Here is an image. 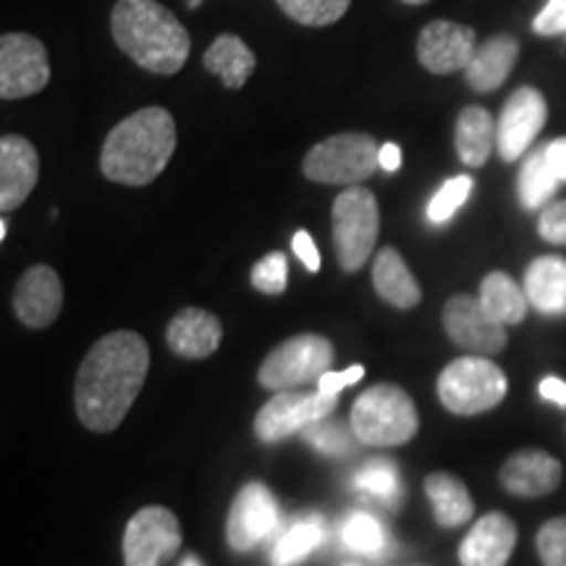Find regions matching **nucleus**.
<instances>
[{
    "label": "nucleus",
    "mask_w": 566,
    "mask_h": 566,
    "mask_svg": "<svg viewBox=\"0 0 566 566\" xmlns=\"http://www.w3.org/2000/svg\"><path fill=\"white\" fill-rule=\"evenodd\" d=\"M150 370V346L134 331L103 336L76 375L74 405L92 433H111L124 422Z\"/></svg>",
    "instance_id": "1"
},
{
    "label": "nucleus",
    "mask_w": 566,
    "mask_h": 566,
    "mask_svg": "<svg viewBox=\"0 0 566 566\" xmlns=\"http://www.w3.org/2000/svg\"><path fill=\"white\" fill-rule=\"evenodd\" d=\"M116 45L153 74H179L192 51L187 27L158 0H118L111 13Z\"/></svg>",
    "instance_id": "2"
},
{
    "label": "nucleus",
    "mask_w": 566,
    "mask_h": 566,
    "mask_svg": "<svg viewBox=\"0 0 566 566\" xmlns=\"http://www.w3.org/2000/svg\"><path fill=\"white\" fill-rule=\"evenodd\" d=\"M176 150V122L166 108H142L116 124L101 153L105 179L147 187L166 171Z\"/></svg>",
    "instance_id": "3"
},
{
    "label": "nucleus",
    "mask_w": 566,
    "mask_h": 566,
    "mask_svg": "<svg viewBox=\"0 0 566 566\" xmlns=\"http://www.w3.org/2000/svg\"><path fill=\"white\" fill-rule=\"evenodd\" d=\"M420 428L417 407L405 388L378 384L359 396L352 407V430L367 446H401Z\"/></svg>",
    "instance_id": "4"
},
{
    "label": "nucleus",
    "mask_w": 566,
    "mask_h": 566,
    "mask_svg": "<svg viewBox=\"0 0 566 566\" xmlns=\"http://www.w3.org/2000/svg\"><path fill=\"white\" fill-rule=\"evenodd\" d=\"M506 375L493 359L470 354L446 365L438 375V399L449 412L472 417L499 407L506 396Z\"/></svg>",
    "instance_id": "5"
},
{
    "label": "nucleus",
    "mask_w": 566,
    "mask_h": 566,
    "mask_svg": "<svg viewBox=\"0 0 566 566\" xmlns=\"http://www.w3.org/2000/svg\"><path fill=\"white\" fill-rule=\"evenodd\" d=\"M304 176L317 184L357 187L380 168V145L370 134L346 132L328 137L304 155Z\"/></svg>",
    "instance_id": "6"
},
{
    "label": "nucleus",
    "mask_w": 566,
    "mask_h": 566,
    "mask_svg": "<svg viewBox=\"0 0 566 566\" xmlns=\"http://www.w3.org/2000/svg\"><path fill=\"white\" fill-rule=\"evenodd\" d=\"M334 244L342 271L357 273L375 250L380 233L378 200L370 189L349 187L334 200Z\"/></svg>",
    "instance_id": "7"
},
{
    "label": "nucleus",
    "mask_w": 566,
    "mask_h": 566,
    "mask_svg": "<svg viewBox=\"0 0 566 566\" xmlns=\"http://www.w3.org/2000/svg\"><path fill=\"white\" fill-rule=\"evenodd\" d=\"M331 363H334V346L328 338L302 334L268 354L265 363L260 365L258 380L271 391H292L296 386L321 380L325 373H331Z\"/></svg>",
    "instance_id": "8"
},
{
    "label": "nucleus",
    "mask_w": 566,
    "mask_h": 566,
    "mask_svg": "<svg viewBox=\"0 0 566 566\" xmlns=\"http://www.w3.org/2000/svg\"><path fill=\"white\" fill-rule=\"evenodd\" d=\"M51 82V61L45 45L32 34H3L0 40V97H32Z\"/></svg>",
    "instance_id": "9"
},
{
    "label": "nucleus",
    "mask_w": 566,
    "mask_h": 566,
    "mask_svg": "<svg viewBox=\"0 0 566 566\" xmlns=\"http://www.w3.org/2000/svg\"><path fill=\"white\" fill-rule=\"evenodd\" d=\"M181 546V527L171 509L145 506L124 533L126 566H163Z\"/></svg>",
    "instance_id": "10"
},
{
    "label": "nucleus",
    "mask_w": 566,
    "mask_h": 566,
    "mask_svg": "<svg viewBox=\"0 0 566 566\" xmlns=\"http://www.w3.org/2000/svg\"><path fill=\"white\" fill-rule=\"evenodd\" d=\"M334 409L336 396L321 391H279L254 417V433L265 443L283 441V438L300 433L307 424L325 420Z\"/></svg>",
    "instance_id": "11"
},
{
    "label": "nucleus",
    "mask_w": 566,
    "mask_h": 566,
    "mask_svg": "<svg viewBox=\"0 0 566 566\" xmlns=\"http://www.w3.org/2000/svg\"><path fill=\"white\" fill-rule=\"evenodd\" d=\"M443 328L459 349L478 354V357H493L504 352L509 342L506 325L493 321L485 313L480 296L457 294L443 307Z\"/></svg>",
    "instance_id": "12"
},
{
    "label": "nucleus",
    "mask_w": 566,
    "mask_h": 566,
    "mask_svg": "<svg viewBox=\"0 0 566 566\" xmlns=\"http://www.w3.org/2000/svg\"><path fill=\"white\" fill-rule=\"evenodd\" d=\"M548 118L546 97L535 87H520L509 97L499 116V134H495V150L501 160L514 163L530 153L537 134L543 132Z\"/></svg>",
    "instance_id": "13"
},
{
    "label": "nucleus",
    "mask_w": 566,
    "mask_h": 566,
    "mask_svg": "<svg viewBox=\"0 0 566 566\" xmlns=\"http://www.w3.org/2000/svg\"><path fill=\"white\" fill-rule=\"evenodd\" d=\"M279 527V504L263 483H250L233 499L226 541L233 551H252Z\"/></svg>",
    "instance_id": "14"
},
{
    "label": "nucleus",
    "mask_w": 566,
    "mask_h": 566,
    "mask_svg": "<svg viewBox=\"0 0 566 566\" xmlns=\"http://www.w3.org/2000/svg\"><path fill=\"white\" fill-rule=\"evenodd\" d=\"M475 30L457 21H430L417 38V59L433 74H454L470 66L475 55Z\"/></svg>",
    "instance_id": "15"
},
{
    "label": "nucleus",
    "mask_w": 566,
    "mask_h": 566,
    "mask_svg": "<svg viewBox=\"0 0 566 566\" xmlns=\"http://www.w3.org/2000/svg\"><path fill=\"white\" fill-rule=\"evenodd\" d=\"M40 179V155L30 139L6 134L0 139V210L11 212L27 202Z\"/></svg>",
    "instance_id": "16"
},
{
    "label": "nucleus",
    "mask_w": 566,
    "mask_h": 566,
    "mask_svg": "<svg viewBox=\"0 0 566 566\" xmlns=\"http://www.w3.org/2000/svg\"><path fill=\"white\" fill-rule=\"evenodd\" d=\"M63 307V283L48 265H34L21 275L13 292V313L27 328H48Z\"/></svg>",
    "instance_id": "17"
},
{
    "label": "nucleus",
    "mask_w": 566,
    "mask_h": 566,
    "mask_svg": "<svg viewBox=\"0 0 566 566\" xmlns=\"http://www.w3.org/2000/svg\"><path fill=\"white\" fill-rule=\"evenodd\" d=\"M562 462L543 449H522L501 467L499 483L520 499H543L562 485Z\"/></svg>",
    "instance_id": "18"
},
{
    "label": "nucleus",
    "mask_w": 566,
    "mask_h": 566,
    "mask_svg": "<svg viewBox=\"0 0 566 566\" xmlns=\"http://www.w3.org/2000/svg\"><path fill=\"white\" fill-rule=\"evenodd\" d=\"M516 546V525L506 514L491 512L472 525L459 546L462 566H506Z\"/></svg>",
    "instance_id": "19"
},
{
    "label": "nucleus",
    "mask_w": 566,
    "mask_h": 566,
    "mask_svg": "<svg viewBox=\"0 0 566 566\" xmlns=\"http://www.w3.org/2000/svg\"><path fill=\"white\" fill-rule=\"evenodd\" d=\"M223 325L216 315L200 307H187L168 323L166 342L174 354L187 359H205L221 346Z\"/></svg>",
    "instance_id": "20"
},
{
    "label": "nucleus",
    "mask_w": 566,
    "mask_h": 566,
    "mask_svg": "<svg viewBox=\"0 0 566 566\" xmlns=\"http://www.w3.org/2000/svg\"><path fill=\"white\" fill-rule=\"evenodd\" d=\"M525 294L530 307L541 315H566V260L558 254H543L525 271Z\"/></svg>",
    "instance_id": "21"
},
{
    "label": "nucleus",
    "mask_w": 566,
    "mask_h": 566,
    "mask_svg": "<svg viewBox=\"0 0 566 566\" xmlns=\"http://www.w3.org/2000/svg\"><path fill=\"white\" fill-rule=\"evenodd\" d=\"M520 59V42L512 34H495L485 40L464 69L467 84L475 92H493L509 80Z\"/></svg>",
    "instance_id": "22"
},
{
    "label": "nucleus",
    "mask_w": 566,
    "mask_h": 566,
    "mask_svg": "<svg viewBox=\"0 0 566 566\" xmlns=\"http://www.w3.org/2000/svg\"><path fill=\"white\" fill-rule=\"evenodd\" d=\"M373 283L380 300L399 310H412L422 300L420 283H417L396 247H386V250L378 252L373 263Z\"/></svg>",
    "instance_id": "23"
},
{
    "label": "nucleus",
    "mask_w": 566,
    "mask_h": 566,
    "mask_svg": "<svg viewBox=\"0 0 566 566\" xmlns=\"http://www.w3.org/2000/svg\"><path fill=\"white\" fill-rule=\"evenodd\" d=\"M424 493L433 504L436 522L441 527H462L475 514V501H472L467 485L451 472H433L424 480Z\"/></svg>",
    "instance_id": "24"
},
{
    "label": "nucleus",
    "mask_w": 566,
    "mask_h": 566,
    "mask_svg": "<svg viewBox=\"0 0 566 566\" xmlns=\"http://www.w3.org/2000/svg\"><path fill=\"white\" fill-rule=\"evenodd\" d=\"M205 69L210 74L221 76V82L229 90H242L247 80L252 76L258 59L250 51V45L237 34H221V38L212 40V45L205 53Z\"/></svg>",
    "instance_id": "25"
},
{
    "label": "nucleus",
    "mask_w": 566,
    "mask_h": 566,
    "mask_svg": "<svg viewBox=\"0 0 566 566\" xmlns=\"http://www.w3.org/2000/svg\"><path fill=\"white\" fill-rule=\"evenodd\" d=\"M495 134H499V124L493 116L480 105H470L459 113L457 118V153L464 166L480 168L485 166L495 147Z\"/></svg>",
    "instance_id": "26"
},
{
    "label": "nucleus",
    "mask_w": 566,
    "mask_h": 566,
    "mask_svg": "<svg viewBox=\"0 0 566 566\" xmlns=\"http://www.w3.org/2000/svg\"><path fill=\"white\" fill-rule=\"evenodd\" d=\"M478 296L483 302L485 313L501 325H516L527 317L530 302L525 289L516 286V281L504 271L488 273L480 283Z\"/></svg>",
    "instance_id": "27"
},
{
    "label": "nucleus",
    "mask_w": 566,
    "mask_h": 566,
    "mask_svg": "<svg viewBox=\"0 0 566 566\" xmlns=\"http://www.w3.org/2000/svg\"><path fill=\"white\" fill-rule=\"evenodd\" d=\"M556 174L551 171L548 158H546V145L535 147L525 155V163L520 168V179H516V195L525 210H543L554 200L558 189Z\"/></svg>",
    "instance_id": "28"
},
{
    "label": "nucleus",
    "mask_w": 566,
    "mask_h": 566,
    "mask_svg": "<svg viewBox=\"0 0 566 566\" xmlns=\"http://www.w3.org/2000/svg\"><path fill=\"white\" fill-rule=\"evenodd\" d=\"M323 541V525L315 516H304L286 530V535L279 537L273 546L271 562L273 566H296L302 558H307Z\"/></svg>",
    "instance_id": "29"
},
{
    "label": "nucleus",
    "mask_w": 566,
    "mask_h": 566,
    "mask_svg": "<svg viewBox=\"0 0 566 566\" xmlns=\"http://www.w3.org/2000/svg\"><path fill=\"white\" fill-rule=\"evenodd\" d=\"M289 19L304 27H328L349 11L352 0H275Z\"/></svg>",
    "instance_id": "30"
},
{
    "label": "nucleus",
    "mask_w": 566,
    "mask_h": 566,
    "mask_svg": "<svg viewBox=\"0 0 566 566\" xmlns=\"http://www.w3.org/2000/svg\"><path fill=\"white\" fill-rule=\"evenodd\" d=\"M354 488L380 501L399 499V472L391 459H370L363 470L354 475Z\"/></svg>",
    "instance_id": "31"
},
{
    "label": "nucleus",
    "mask_w": 566,
    "mask_h": 566,
    "mask_svg": "<svg viewBox=\"0 0 566 566\" xmlns=\"http://www.w3.org/2000/svg\"><path fill=\"white\" fill-rule=\"evenodd\" d=\"M472 189H475L472 176H454V179L446 181L428 205V221L436 226L449 223L451 218L457 216V210L462 208L467 200H470Z\"/></svg>",
    "instance_id": "32"
},
{
    "label": "nucleus",
    "mask_w": 566,
    "mask_h": 566,
    "mask_svg": "<svg viewBox=\"0 0 566 566\" xmlns=\"http://www.w3.org/2000/svg\"><path fill=\"white\" fill-rule=\"evenodd\" d=\"M344 543L359 554H378L386 548V533L373 514L357 512L344 527Z\"/></svg>",
    "instance_id": "33"
},
{
    "label": "nucleus",
    "mask_w": 566,
    "mask_h": 566,
    "mask_svg": "<svg viewBox=\"0 0 566 566\" xmlns=\"http://www.w3.org/2000/svg\"><path fill=\"white\" fill-rule=\"evenodd\" d=\"M302 433L310 443L315 446L317 451H323V454H331V457L349 454L352 441L357 438V436H354V430H346V428H342V424L325 422V420H317L313 424H307Z\"/></svg>",
    "instance_id": "34"
},
{
    "label": "nucleus",
    "mask_w": 566,
    "mask_h": 566,
    "mask_svg": "<svg viewBox=\"0 0 566 566\" xmlns=\"http://www.w3.org/2000/svg\"><path fill=\"white\" fill-rule=\"evenodd\" d=\"M535 546L543 566H566V516L548 520L537 530Z\"/></svg>",
    "instance_id": "35"
},
{
    "label": "nucleus",
    "mask_w": 566,
    "mask_h": 566,
    "mask_svg": "<svg viewBox=\"0 0 566 566\" xmlns=\"http://www.w3.org/2000/svg\"><path fill=\"white\" fill-rule=\"evenodd\" d=\"M289 283V260L283 252H271L252 268V286L263 294H283Z\"/></svg>",
    "instance_id": "36"
},
{
    "label": "nucleus",
    "mask_w": 566,
    "mask_h": 566,
    "mask_svg": "<svg viewBox=\"0 0 566 566\" xmlns=\"http://www.w3.org/2000/svg\"><path fill=\"white\" fill-rule=\"evenodd\" d=\"M537 233L548 244H566V200L551 202L537 218Z\"/></svg>",
    "instance_id": "37"
},
{
    "label": "nucleus",
    "mask_w": 566,
    "mask_h": 566,
    "mask_svg": "<svg viewBox=\"0 0 566 566\" xmlns=\"http://www.w3.org/2000/svg\"><path fill=\"white\" fill-rule=\"evenodd\" d=\"M533 30L543 38L566 32V0H548V6L537 13L533 21Z\"/></svg>",
    "instance_id": "38"
},
{
    "label": "nucleus",
    "mask_w": 566,
    "mask_h": 566,
    "mask_svg": "<svg viewBox=\"0 0 566 566\" xmlns=\"http://www.w3.org/2000/svg\"><path fill=\"white\" fill-rule=\"evenodd\" d=\"M363 375H365L363 365H354V367H349V370H342V373H325L323 378L317 380V391L336 396L342 388L354 386L357 380H363Z\"/></svg>",
    "instance_id": "39"
},
{
    "label": "nucleus",
    "mask_w": 566,
    "mask_h": 566,
    "mask_svg": "<svg viewBox=\"0 0 566 566\" xmlns=\"http://www.w3.org/2000/svg\"><path fill=\"white\" fill-rule=\"evenodd\" d=\"M292 247H294L296 258H300V263L307 268L310 273L321 271V252H317L313 237H310L307 231H296L292 239Z\"/></svg>",
    "instance_id": "40"
},
{
    "label": "nucleus",
    "mask_w": 566,
    "mask_h": 566,
    "mask_svg": "<svg viewBox=\"0 0 566 566\" xmlns=\"http://www.w3.org/2000/svg\"><path fill=\"white\" fill-rule=\"evenodd\" d=\"M546 158H548L551 171L556 174V179L566 184V137L546 142Z\"/></svg>",
    "instance_id": "41"
},
{
    "label": "nucleus",
    "mask_w": 566,
    "mask_h": 566,
    "mask_svg": "<svg viewBox=\"0 0 566 566\" xmlns=\"http://www.w3.org/2000/svg\"><path fill=\"white\" fill-rule=\"evenodd\" d=\"M541 396L551 405L556 407H566V384L562 378H556V375H548V378H543L541 384Z\"/></svg>",
    "instance_id": "42"
},
{
    "label": "nucleus",
    "mask_w": 566,
    "mask_h": 566,
    "mask_svg": "<svg viewBox=\"0 0 566 566\" xmlns=\"http://www.w3.org/2000/svg\"><path fill=\"white\" fill-rule=\"evenodd\" d=\"M380 168L386 174H396L401 168V147L396 142H386L380 145Z\"/></svg>",
    "instance_id": "43"
},
{
    "label": "nucleus",
    "mask_w": 566,
    "mask_h": 566,
    "mask_svg": "<svg viewBox=\"0 0 566 566\" xmlns=\"http://www.w3.org/2000/svg\"><path fill=\"white\" fill-rule=\"evenodd\" d=\"M181 566H202V564L197 562L195 556H187V558H184V564H181Z\"/></svg>",
    "instance_id": "44"
},
{
    "label": "nucleus",
    "mask_w": 566,
    "mask_h": 566,
    "mask_svg": "<svg viewBox=\"0 0 566 566\" xmlns=\"http://www.w3.org/2000/svg\"><path fill=\"white\" fill-rule=\"evenodd\" d=\"M6 233H9V221L0 223V239H6Z\"/></svg>",
    "instance_id": "45"
},
{
    "label": "nucleus",
    "mask_w": 566,
    "mask_h": 566,
    "mask_svg": "<svg viewBox=\"0 0 566 566\" xmlns=\"http://www.w3.org/2000/svg\"><path fill=\"white\" fill-rule=\"evenodd\" d=\"M405 3H409V6H422V3H428V0H405Z\"/></svg>",
    "instance_id": "46"
},
{
    "label": "nucleus",
    "mask_w": 566,
    "mask_h": 566,
    "mask_svg": "<svg viewBox=\"0 0 566 566\" xmlns=\"http://www.w3.org/2000/svg\"><path fill=\"white\" fill-rule=\"evenodd\" d=\"M200 3H202V0H189V9H197Z\"/></svg>",
    "instance_id": "47"
}]
</instances>
